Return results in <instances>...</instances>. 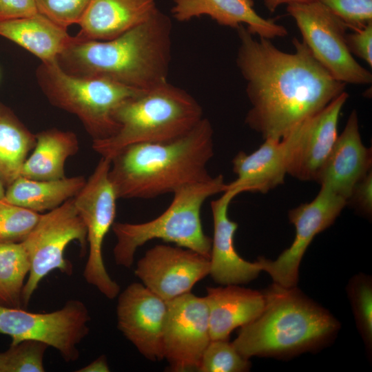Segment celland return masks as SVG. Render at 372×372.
Returning <instances> with one entry per match:
<instances>
[{"mask_svg":"<svg viewBox=\"0 0 372 372\" xmlns=\"http://www.w3.org/2000/svg\"><path fill=\"white\" fill-rule=\"evenodd\" d=\"M167 309V302L143 284L133 282L118 294V328L152 361L164 358L163 335Z\"/></svg>","mask_w":372,"mask_h":372,"instance_id":"cell-16","label":"cell"},{"mask_svg":"<svg viewBox=\"0 0 372 372\" xmlns=\"http://www.w3.org/2000/svg\"><path fill=\"white\" fill-rule=\"evenodd\" d=\"M351 201L363 214L369 216L372 213V173L371 170L360 181L351 192L347 203Z\"/></svg>","mask_w":372,"mask_h":372,"instance_id":"cell-36","label":"cell"},{"mask_svg":"<svg viewBox=\"0 0 372 372\" xmlns=\"http://www.w3.org/2000/svg\"><path fill=\"white\" fill-rule=\"evenodd\" d=\"M39 13L66 29L78 24L90 0H34Z\"/></svg>","mask_w":372,"mask_h":372,"instance_id":"cell-32","label":"cell"},{"mask_svg":"<svg viewBox=\"0 0 372 372\" xmlns=\"http://www.w3.org/2000/svg\"><path fill=\"white\" fill-rule=\"evenodd\" d=\"M263 293L262 311L241 327L232 342L247 359L282 358L313 351L329 342L340 328L338 321L328 311L296 287L274 283Z\"/></svg>","mask_w":372,"mask_h":372,"instance_id":"cell-4","label":"cell"},{"mask_svg":"<svg viewBox=\"0 0 372 372\" xmlns=\"http://www.w3.org/2000/svg\"><path fill=\"white\" fill-rule=\"evenodd\" d=\"M237 32L236 65L251 103L245 123L264 139H281L344 92L346 84L329 74L303 41L294 38L295 51L286 52L270 39H256L242 25Z\"/></svg>","mask_w":372,"mask_h":372,"instance_id":"cell-1","label":"cell"},{"mask_svg":"<svg viewBox=\"0 0 372 372\" xmlns=\"http://www.w3.org/2000/svg\"><path fill=\"white\" fill-rule=\"evenodd\" d=\"M36 78L49 102L75 115L92 142L107 139L117 132L118 109L141 91L104 78L70 75L56 61L41 63Z\"/></svg>","mask_w":372,"mask_h":372,"instance_id":"cell-7","label":"cell"},{"mask_svg":"<svg viewBox=\"0 0 372 372\" xmlns=\"http://www.w3.org/2000/svg\"><path fill=\"white\" fill-rule=\"evenodd\" d=\"M6 194L5 185L3 184L0 177V201H2L4 198Z\"/></svg>","mask_w":372,"mask_h":372,"instance_id":"cell-39","label":"cell"},{"mask_svg":"<svg viewBox=\"0 0 372 372\" xmlns=\"http://www.w3.org/2000/svg\"><path fill=\"white\" fill-rule=\"evenodd\" d=\"M78 372H108L110 368L105 355H101L85 366L79 369Z\"/></svg>","mask_w":372,"mask_h":372,"instance_id":"cell-37","label":"cell"},{"mask_svg":"<svg viewBox=\"0 0 372 372\" xmlns=\"http://www.w3.org/2000/svg\"><path fill=\"white\" fill-rule=\"evenodd\" d=\"M0 36L17 43L39 59L41 63L56 61L74 41L68 29L41 13L0 21Z\"/></svg>","mask_w":372,"mask_h":372,"instance_id":"cell-23","label":"cell"},{"mask_svg":"<svg viewBox=\"0 0 372 372\" xmlns=\"http://www.w3.org/2000/svg\"><path fill=\"white\" fill-rule=\"evenodd\" d=\"M30 262L21 242H0V304L20 308Z\"/></svg>","mask_w":372,"mask_h":372,"instance_id":"cell-27","label":"cell"},{"mask_svg":"<svg viewBox=\"0 0 372 372\" xmlns=\"http://www.w3.org/2000/svg\"><path fill=\"white\" fill-rule=\"evenodd\" d=\"M347 201L321 186L316 197L291 209L289 218L296 228L291 245L275 260L258 259L262 271L269 274L274 283L285 287H296L301 260L314 237L330 227L340 215Z\"/></svg>","mask_w":372,"mask_h":372,"instance_id":"cell-12","label":"cell"},{"mask_svg":"<svg viewBox=\"0 0 372 372\" xmlns=\"http://www.w3.org/2000/svg\"><path fill=\"white\" fill-rule=\"evenodd\" d=\"M347 47L352 54L372 65V21L361 29L346 34Z\"/></svg>","mask_w":372,"mask_h":372,"instance_id":"cell-34","label":"cell"},{"mask_svg":"<svg viewBox=\"0 0 372 372\" xmlns=\"http://www.w3.org/2000/svg\"><path fill=\"white\" fill-rule=\"evenodd\" d=\"M172 21L158 9L147 21L107 41H74L58 56V65L79 77L104 78L144 90L167 81Z\"/></svg>","mask_w":372,"mask_h":372,"instance_id":"cell-2","label":"cell"},{"mask_svg":"<svg viewBox=\"0 0 372 372\" xmlns=\"http://www.w3.org/2000/svg\"><path fill=\"white\" fill-rule=\"evenodd\" d=\"M41 214L0 201V242H23L37 225Z\"/></svg>","mask_w":372,"mask_h":372,"instance_id":"cell-30","label":"cell"},{"mask_svg":"<svg viewBox=\"0 0 372 372\" xmlns=\"http://www.w3.org/2000/svg\"><path fill=\"white\" fill-rule=\"evenodd\" d=\"M214 130L203 118L185 135L162 143L127 146L112 158L109 178L117 198L149 199L212 178Z\"/></svg>","mask_w":372,"mask_h":372,"instance_id":"cell-3","label":"cell"},{"mask_svg":"<svg viewBox=\"0 0 372 372\" xmlns=\"http://www.w3.org/2000/svg\"><path fill=\"white\" fill-rule=\"evenodd\" d=\"M223 175L183 186L173 192L167 209L156 218L141 223H114L116 238L113 255L116 265L130 267L138 247L152 239H161L193 250L210 258L211 242L203 231L200 211L206 200L224 192Z\"/></svg>","mask_w":372,"mask_h":372,"instance_id":"cell-6","label":"cell"},{"mask_svg":"<svg viewBox=\"0 0 372 372\" xmlns=\"http://www.w3.org/2000/svg\"><path fill=\"white\" fill-rule=\"evenodd\" d=\"M353 30L372 21V0H319Z\"/></svg>","mask_w":372,"mask_h":372,"instance_id":"cell-33","label":"cell"},{"mask_svg":"<svg viewBox=\"0 0 372 372\" xmlns=\"http://www.w3.org/2000/svg\"><path fill=\"white\" fill-rule=\"evenodd\" d=\"M203 118L202 107L190 94L166 81L126 100L116 113L117 132L107 139L92 142V148L111 159L133 144L178 138Z\"/></svg>","mask_w":372,"mask_h":372,"instance_id":"cell-5","label":"cell"},{"mask_svg":"<svg viewBox=\"0 0 372 372\" xmlns=\"http://www.w3.org/2000/svg\"><path fill=\"white\" fill-rule=\"evenodd\" d=\"M232 164L237 178L226 184L225 190L237 195L245 192L267 193L283 183L287 174L286 149L281 139L265 138L251 154L238 152Z\"/></svg>","mask_w":372,"mask_h":372,"instance_id":"cell-21","label":"cell"},{"mask_svg":"<svg viewBox=\"0 0 372 372\" xmlns=\"http://www.w3.org/2000/svg\"><path fill=\"white\" fill-rule=\"evenodd\" d=\"M35 143V134L9 107L0 103V177L5 186L20 176L23 165Z\"/></svg>","mask_w":372,"mask_h":372,"instance_id":"cell-26","label":"cell"},{"mask_svg":"<svg viewBox=\"0 0 372 372\" xmlns=\"http://www.w3.org/2000/svg\"><path fill=\"white\" fill-rule=\"evenodd\" d=\"M78 241L82 249L87 244L85 226L71 198L41 214L33 230L23 241L30 262V271L22 292V304L27 306L39 284L51 271L58 269L71 274L72 266L64 257L65 249Z\"/></svg>","mask_w":372,"mask_h":372,"instance_id":"cell-10","label":"cell"},{"mask_svg":"<svg viewBox=\"0 0 372 372\" xmlns=\"http://www.w3.org/2000/svg\"><path fill=\"white\" fill-rule=\"evenodd\" d=\"M39 13L34 0H0V21Z\"/></svg>","mask_w":372,"mask_h":372,"instance_id":"cell-35","label":"cell"},{"mask_svg":"<svg viewBox=\"0 0 372 372\" xmlns=\"http://www.w3.org/2000/svg\"><path fill=\"white\" fill-rule=\"evenodd\" d=\"M371 148L362 143L358 114L353 110L322 165L316 182L348 201L353 188L371 170Z\"/></svg>","mask_w":372,"mask_h":372,"instance_id":"cell-17","label":"cell"},{"mask_svg":"<svg viewBox=\"0 0 372 372\" xmlns=\"http://www.w3.org/2000/svg\"><path fill=\"white\" fill-rule=\"evenodd\" d=\"M236 196L235 192L225 190L219 198L211 202L214 236L209 275L223 285L248 283L262 271L258 261H247L236 251L234 238L238 225L228 216L229 205Z\"/></svg>","mask_w":372,"mask_h":372,"instance_id":"cell-18","label":"cell"},{"mask_svg":"<svg viewBox=\"0 0 372 372\" xmlns=\"http://www.w3.org/2000/svg\"><path fill=\"white\" fill-rule=\"evenodd\" d=\"M111 159L101 156L93 173L73 198L87 231L89 253L83 271L85 281L109 299L116 298L120 286L105 267L103 244L114 223L117 196L109 178Z\"/></svg>","mask_w":372,"mask_h":372,"instance_id":"cell-8","label":"cell"},{"mask_svg":"<svg viewBox=\"0 0 372 372\" xmlns=\"http://www.w3.org/2000/svg\"><path fill=\"white\" fill-rule=\"evenodd\" d=\"M347 291L358 330L367 348L372 344V285L369 276H353L347 286Z\"/></svg>","mask_w":372,"mask_h":372,"instance_id":"cell-31","label":"cell"},{"mask_svg":"<svg viewBox=\"0 0 372 372\" xmlns=\"http://www.w3.org/2000/svg\"><path fill=\"white\" fill-rule=\"evenodd\" d=\"M249 359L241 355L228 340H211L205 349L199 366L200 372H242L249 369Z\"/></svg>","mask_w":372,"mask_h":372,"instance_id":"cell-29","label":"cell"},{"mask_svg":"<svg viewBox=\"0 0 372 372\" xmlns=\"http://www.w3.org/2000/svg\"><path fill=\"white\" fill-rule=\"evenodd\" d=\"M167 302L163 328V356L174 371L197 369L211 341L205 297L191 292Z\"/></svg>","mask_w":372,"mask_h":372,"instance_id":"cell-13","label":"cell"},{"mask_svg":"<svg viewBox=\"0 0 372 372\" xmlns=\"http://www.w3.org/2000/svg\"><path fill=\"white\" fill-rule=\"evenodd\" d=\"M154 0H90L75 37L81 41L114 39L150 18Z\"/></svg>","mask_w":372,"mask_h":372,"instance_id":"cell-20","label":"cell"},{"mask_svg":"<svg viewBox=\"0 0 372 372\" xmlns=\"http://www.w3.org/2000/svg\"><path fill=\"white\" fill-rule=\"evenodd\" d=\"M172 13L178 21L207 15L224 26L237 29L245 24L250 33L260 38L272 39L288 35L283 25L260 16L252 0H174Z\"/></svg>","mask_w":372,"mask_h":372,"instance_id":"cell-19","label":"cell"},{"mask_svg":"<svg viewBox=\"0 0 372 372\" xmlns=\"http://www.w3.org/2000/svg\"><path fill=\"white\" fill-rule=\"evenodd\" d=\"M209 270V258L179 246L157 245L138 261L134 273L147 288L169 301L191 292Z\"/></svg>","mask_w":372,"mask_h":372,"instance_id":"cell-15","label":"cell"},{"mask_svg":"<svg viewBox=\"0 0 372 372\" xmlns=\"http://www.w3.org/2000/svg\"><path fill=\"white\" fill-rule=\"evenodd\" d=\"M90 317L85 304L68 301L50 313H32L0 304V333L9 335L11 344L23 340L42 342L56 349L66 362L79 358L77 346L89 333Z\"/></svg>","mask_w":372,"mask_h":372,"instance_id":"cell-11","label":"cell"},{"mask_svg":"<svg viewBox=\"0 0 372 372\" xmlns=\"http://www.w3.org/2000/svg\"><path fill=\"white\" fill-rule=\"evenodd\" d=\"M302 41L315 59L337 81L345 84L372 82L371 72L353 58L346 42L347 25L319 0L287 5Z\"/></svg>","mask_w":372,"mask_h":372,"instance_id":"cell-9","label":"cell"},{"mask_svg":"<svg viewBox=\"0 0 372 372\" xmlns=\"http://www.w3.org/2000/svg\"><path fill=\"white\" fill-rule=\"evenodd\" d=\"M348 98L349 94L343 92L281 138L288 174L302 181H316L338 138L339 116Z\"/></svg>","mask_w":372,"mask_h":372,"instance_id":"cell-14","label":"cell"},{"mask_svg":"<svg viewBox=\"0 0 372 372\" xmlns=\"http://www.w3.org/2000/svg\"><path fill=\"white\" fill-rule=\"evenodd\" d=\"M31 155L26 158L20 176L32 180H50L65 177L67 159L79 150L76 135L56 128L39 132Z\"/></svg>","mask_w":372,"mask_h":372,"instance_id":"cell-24","label":"cell"},{"mask_svg":"<svg viewBox=\"0 0 372 372\" xmlns=\"http://www.w3.org/2000/svg\"><path fill=\"white\" fill-rule=\"evenodd\" d=\"M264 5L266 8L270 12H273L280 6L291 3H300L313 1L315 0H263Z\"/></svg>","mask_w":372,"mask_h":372,"instance_id":"cell-38","label":"cell"},{"mask_svg":"<svg viewBox=\"0 0 372 372\" xmlns=\"http://www.w3.org/2000/svg\"><path fill=\"white\" fill-rule=\"evenodd\" d=\"M211 340H228L230 333L255 320L262 311L263 292L229 285L207 287Z\"/></svg>","mask_w":372,"mask_h":372,"instance_id":"cell-22","label":"cell"},{"mask_svg":"<svg viewBox=\"0 0 372 372\" xmlns=\"http://www.w3.org/2000/svg\"><path fill=\"white\" fill-rule=\"evenodd\" d=\"M49 346L37 340H23L0 352V372H43L44 353Z\"/></svg>","mask_w":372,"mask_h":372,"instance_id":"cell-28","label":"cell"},{"mask_svg":"<svg viewBox=\"0 0 372 372\" xmlns=\"http://www.w3.org/2000/svg\"><path fill=\"white\" fill-rule=\"evenodd\" d=\"M85 182L82 176L50 180L19 176L7 187L3 201L38 213L49 211L75 197Z\"/></svg>","mask_w":372,"mask_h":372,"instance_id":"cell-25","label":"cell"}]
</instances>
